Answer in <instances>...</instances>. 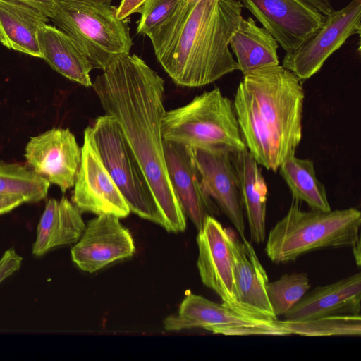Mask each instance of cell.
<instances>
[{"label": "cell", "mask_w": 361, "mask_h": 361, "mask_svg": "<svg viewBox=\"0 0 361 361\" xmlns=\"http://www.w3.org/2000/svg\"><path fill=\"white\" fill-rule=\"evenodd\" d=\"M106 114L118 123L145 176L167 231L183 232L185 215L174 193L164 150V80L136 54L114 58L92 82Z\"/></svg>", "instance_id": "obj_1"}, {"label": "cell", "mask_w": 361, "mask_h": 361, "mask_svg": "<svg viewBox=\"0 0 361 361\" xmlns=\"http://www.w3.org/2000/svg\"><path fill=\"white\" fill-rule=\"evenodd\" d=\"M243 7L239 0H182L149 35L158 61L176 84L202 87L238 70L229 44Z\"/></svg>", "instance_id": "obj_2"}, {"label": "cell", "mask_w": 361, "mask_h": 361, "mask_svg": "<svg viewBox=\"0 0 361 361\" xmlns=\"http://www.w3.org/2000/svg\"><path fill=\"white\" fill-rule=\"evenodd\" d=\"M305 92L302 81L283 66L243 75L233 106L247 151L267 170L277 171L300 143Z\"/></svg>", "instance_id": "obj_3"}, {"label": "cell", "mask_w": 361, "mask_h": 361, "mask_svg": "<svg viewBox=\"0 0 361 361\" xmlns=\"http://www.w3.org/2000/svg\"><path fill=\"white\" fill-rule=\"evenodd\" d=\"M360 226L356 208L302 211L293 198L286 214L270 230L264 250L272 262L283 263L319 249L353 247L360 243Z\"/></svg>", "instance_id": "obj_4"}, {"label": "cell", "mask_w": 361, "mask_h": 361, "mask_svg": "<svg viewBox=\"0 0 361 361\" xmlns=\"http://www.w3.org/2000/svg\"><path fill=\"white\" fill-rule=\"evenodd\" d=\"M54 2L50 20L73 40L93 69L103 71L116 56L130 54V28L126 20L118 18L112 0Z\"/></svg>", "instance_id": "obj_5"}, {"label": "cell", "mask_w": 361, "mask_h": 361, "mask_svg": "<svg viewBox=\"0 0 361 361\" xmlns=\"http://www.w3.org/2000/svg\"><path fill=\"white\" fill-rule=\"evenodd\" d=\"M161 131L164 140L188 147H224L231 152L247 149L233 102L219 87L202 92L183 106L166 111Z\"/></svg>", "instance_id": "obj_6"}, {"label": "cell", "mask_w": 361, "mask_h": 361, "mask_svg": "<svg viewBox=\"0 0 361 361\" xmlns=\"http://www.w3.org/2000/svg\"><path fill=\"white\" fill-rule=\"evenodd\" d=\"M89 128L96 150L130 211L163 226L145 176L117 121L105 114L99 116Z\"/></svg>", "instance_id": "obj_7"}, {"label": "cell", "mask_w": 361, "mask_h": 361, "mask_svg": "<svg viewBox=\"0 0 361 361\" xmlns=\"http://www.w3.org/2000/svg\"><path fill=\"white\" fill-rule=\"evenodd\" d=\"M166 331L203 329L226 336H287L279 319L269 320L240 314L224 303L209 300L198 295H187L177 314L164 320Z\"/></svg>", "instance_id": "obj_8"}, {"label": "cell", "mask_w": 361, "mask_h": 361, "mask_svg": "<svg viewBox=\"0 0 361 361\" xmlns=\"http://www.w3.org/2000/svg\"><path fill=\"white\" fill-rule=\"evenodd\" d=\"M361 30V0H351L326 16L321 27L302 46L286 52L282 66L301 81L316 74L329 57Z\"/></svg>", "instance_id": "obj_9"}, {"label": "cell", "mask_w": 361, "mask_h": 361, "mask_svg": "<svg viewBox=\"0 0 361 361\" xmlns=\"http://www.w3.org/2000/svg\"><path fill=\"white\" fill-rule=\"evenodd\" d=\"M239 1L286 52L302 46L326 18L307 0Z\"/></svg>", "instance_id": "obj_10"}, {"label": "cell", "mask_w": 361, "mask_h": 361, "mask_svg": "<svg viewBox=\"0 0 361 361\" xmlns=\"http://www.w3.org/2000/svg\"><path fill=\"white\" fill-rule=\"evenodd\" d=\"M196 240L197 267L202 282L214 291L225 305L246 315L237 298L231 231L224 228L214 216H208L198 231Z\"/></svg>", "instance_id": "obj_11"}, {"label": "cell", "mask_w": 361, "mask_h": 361, "mask_svg": "<svg viewBox=\"0 0 361 361\" xmlns=\"http://www.w3.org/2000/svg\"><path fill=\"white\" fill-rule=\"evenodd\" d=\"M81 161L76 175L72 202L82 212L128 216L129 207L104 166L94 147L89 126L84 131Z\"/></svg>", "instance_id": "obj_12"}, {"label": "cell", "mask_w": 361, "mask_h": 361, "mask_svg": "<svg viewBox=\"0 0 361 361\" xmlns=\"http://www.w3.org/2000/svg\"><path fill=\"white\" fill-rule=\"evenodd\" d=\"M204 192L245 240V221L238 175L231 151L224 147H188Z\"/></svg>", "instance_id": "obj_13"}, {"label": "cell", "mask_w": 361, "mask_h": 361, "mask_svg": "<svg viewBox=\"0 0 361 361\" xmlns=\"http://www.w3.org/2000/svg\"><path fill=\"white\" fill-rule=\"evenodd\" d=\"M82 151L69 128H53L30 138L25 157L29 168L63 193L73 188Z\"/></svg>", "instance_id": "obj_14"}, {"label": "cell", "mask_w": 361, "mask_h": 361, "mask_svg": "<svg viewBox=\"0 0 361 361\" xmlns=\"http://www.w3.org/2000/svg\"><path fill=\"white\" fill-rule=\"evenodd\" d=\"M112 214L91 219L72 247L73 262L82 271L94 273L108 264L133 256L135 247L133 237Z\"/></svg>", "instance_id": "obj_15"}, {"label": "cell", "mask_w": 361, "mask_h": 361, "mask_svg": "<svg viewBox=\"0 0 361 361\" xmlns=\"http://www.w3.org/2000/svg\"><path fill=\"white\" fill-rule=\"evenodd\" d=\"M164 150L169 178L185 214L197 231L208 216H218L219 209L204 192L200 173L188 147L164 140Z\"/></svg>", "instance_id": "obj_16"}, {"label": "cell", "mask_w": 361, "mask_h": 361, "mask_svg": "<svg viewBox=\"0 0 361 361\" xmlns=\"http://www.w3.org/2000/svg\"><path fill=\"white\" fill-rule=\"evenodd\" d=\"M231 245L234 258V281L237 298L243 312L248 316L276 320L266 291L268 277L252 244L240 241L231 232Z\"/></svg>", "instance_id": "obj_17"}, {"label": "cell", "mask_w": 361, "mask_h": 361, "mask_svg": "<svg viewBox=\"0 0 361 361\" xmlns=\"http://www.w3.org/2000/svg\"><path fill=\"white\" fill-rule=\"evenodd\" d=\"M360 301L361 274L358 272L307 291L283 317L287 320L303 321L334 314H360Z\"/></svg>", "instance_id": "obj_18"}, {"label": "cell", "mask_w": 361, "mask_h": 361, "mask_svg": "<svg viewBox=\"0 0 361 361\" xmlns=\"http://www.w3.org/2000/svg\"><path fill=\"white\" fill-rule=\"evenodd\" d=\"M82 212L65 196L48 199L37 224L32 254L41 257L55 247L76 243L86 226Z\"/></svg>", "instance_id": "obj_19"}, {"label": "cell", "mask_w": 361, "mask_h": 361, "mask_svg": "<svg viewBox=\"0 0 361 361\" xmlns=\"http://www.w3.org/2000/svg\"><path fill=\"white\" fill-rule=\"evenodd\" d=\"M49 20L19 0H0V43L9 49L42 59L38 32Z\"/></svg>", "instance_id": "obj_20"}, {"label": "cell", "mask_w": 361, "mask_h": 361, "mask_svg": "<svg viewBox=\"0 0 361 361\" xmlns=\"http://www.w3.org/2000/svg\"><path fill=\"white\" fill-rule=\"evenodd\" d=\"M243 210L245 212L251 240L262 243L266 238L267 187L261 168L247 149L231 152Z\"/></svg>", "instance_id": "obj_21"}, {"label": "cell", "mask_w": 361, "mask_h": 361, "mask_svg": "<svg viewBox=\"0 0 361 361\" xmlns=\"http://www.w3.org/2000/svg\"><path fill=\"white\" fill-rule=\"evenodd\" d=\"M38 44L43 59L49 66L68 80L91 87L92 64L73 40L64 32L47 24L38 32Z\"/></svg>", "instance_id": "obj_22"}, {"label": "cell", "mask_w": 361, "mask_h": 361, "mask_svg": "<svg viewBox=\"0 0 361 361\" xmlns=\"http://www.w3.org/2000/svg\"><path fill=\"white\" fill-rule=\"evenodd\" d=\"M229 46L237 59L238 71L243 75L258 68L279 65L278 42L252 17L242 19Z\"/></svg>", "instance_id": "obj_23"}, {"label": "cell", "mask_w": 361, "mask_h": 361, "mask_svg": "<svg viewBox=\"0 0 361 361\" xmlns=\"http://www.w3.org/2000/svg\"><path fill=\"white\" fill-rule=\"evenodd\" d=\"M279 170L293 198L305 202L310 209H331L325 187L318 180L312 160L298 158L291 153L285 158Z\"/></svg>", "instance_id": "obj_24"}, {"label": "cell", "mask_w": 361, "mask_h": 361, "mask_svg": "<svg viewBox=\"0 0 361 361\" xmlns=\"http://www.w3.org/2000/svg\"><path fill=\"white\" fill-rule=\"evenodd\" d=\"M50 183L29 167L18 164H0V194L24 198L26 203L46 198Z\"/></svg>", "instance_id": "obj_25"}, {"label": "cell", "mask_w": 361, "mask_h": 361, "mask_svg": "<svg viewBox=\"0 0 361 361\" xmlns=\"http://www.w3.org/2000/svg\"><path fill=\"white\" fill-rule=\"evenodd\" d=\"M290 334L305 336L361 335L360 314H343L303 321L280 320Z\"/></svg>", "instance_id": "obj_26"}, {"label": "cell", "mask_w": 361, "mask_h": 361, "mask_svg": "<svg viewBox=\"0 0 361 361\" xmlns=\"http://www.w3.org/2000/svg\"><path fill=\"white\" fill-rule=\"evenodd\" d=\"M310 284L305 273L284 274L278 280L269 282L266 291L274 314L284 315L309 291Z\"/></svg>", "instance_id": "obj_27"}, {"label": "cell", "mask_w": 361, "mask_h": 361, "mask_svg": "<svg viewBox=\"0 0 361 361\" xmlns=\"http://www.w3.org/2000/svg\"><path fill=\"white\" fill-rule=\"evenodd\" d=\"M182 0H146L137 13V33L149 36L165 21Z\"/></svg>", "instance_id": "obj_28"}, {"label": "cell", "mask_w": 361, "mask_h": 361, "mask_svg": "<svg viewBox=\"0 0 361 361\" xmlns=\"http://www.w3.org/2000/svg\"><path fill=\"white\" fill-rule=\"evenodd\" d=\"M23 257L13 247L6 250L0 258V283L19 270Z\"/></svg>", "instance_id": "obj_29"}, {"label": "cell", "mask_w": 361, "mask_h": 361, "mask_svg": "<svg viewBox=\"0 0 361 361\" xmlns=\"http://www.w3.org/2000/svg\"><path fill=\"white\" fill-rule=\"evenodd\" d=\"M146 0H121L117 7L116 16L121 20H126L130 15L137 13Z\"/></svg>", "instance_id": "obj_30"}, {"label": "cell", "mask_w": 361, "mask_h": 361, "mask_svg": "<svg viewBox=\"0 0 361 361\" xmlns=\"http://www.w3.org/2000/svg\"><path fill=\"white\" fill-rule=\"evenodd\" d=\"M26 203L23 197L13 195L0 194V215L8 213Z\"/></svg>", "instance_id": "obj_31"}, {"label": "cell", "mask_w": 361, "mask_h": 361, "mask_svg": "<svg viewBox=\"0 0 361 361\" xmlns=\"http://www.w3.org/2000/svg\"><path fill=\"white\" fill-rule=\"evenodd\" d=\"M35 8L49 19L54 13V0H19Z\"/></svg>", "instance_id": "obj_32"}, {"label": "cell", "mask_w": 361, "mask_h": 361, "mask_svg": "<svg viewBox=\"0 0 361 361\" xmlns=\"http://www.w3.org/2000/svg\"><path fill=\"white\" fill-rule=\"evenodd\" d=\"M314 6L318 8L324 15L327 16L334 11L329 0H307Z\"/></svg>", "instance_id": "obj_33"}]
</instances>
